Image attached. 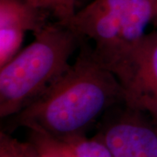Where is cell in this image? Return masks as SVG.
I'll use <instances>...</instances> for the list:
<instances>
[{
  "instance_id": "cell-1",
  "label": "cell",
  "mask_w": 157,
  "mask_h": 157,
  "mask_svg": "<svg viewBox=\"0 0 157 157\" xmlns=\"http://www.w3.org/2000/svg\"><path fill=\"white\" fill-rule=\"evenodd\" d=\"M123 102V87L116 76L92 50L84 49L42 95L11 116L10 130L23 127L59 137L85 135L102 115Z\"/></svg>"
},
{
  "instance_id": "cell-2",
  "label": "cell",
  "mask_w": 157,
  "mask_h": 157,
  "mask_svg": "<svg viewBox=\"0 0 157 157\" xmlns=\"http://www.w3.org/2000/svg\"><path fill=\"white\" fill-rule=\"evenodd\" d=\"M81 38L68 25L49 23L0 67V117L15 115L42 95L71 66Z\"/></svg>"
},
{
  "instance_id": "cell-3",
  "label": "cell",
  "mask_w": 157,
  "mask_h": 157,
  "mask_svg": "<svg viewBox=\"0 0 157 157\" xmlns=\"http://www.w3.org/2000/svg\"><path fill=\"white\" fill-rule=\"evenodd\" d=\"M156 17L157 0H93L68 26L94 44V56L115 75Z\"/></svg>"
},
{
  "instance_id": "cell-4",
  "label": "cell",
  "mask_w": 157,
  "mask_h": 157,
  "mask_svg": "<svg viewBox=\"0 0 157 157\" xmlns=\"http://www.w3.org/2000/svg\"><path fill=\"white\" fill-rule=\"evenodd\" d=\"M95 136L113 157H157V130L150 115L125 102L105 114Z\"/></svg>"
},
{
  "instance_id": "cell-5",
  "label": "cell",
  "mask_w": 157,
  "mask_h": 157,
  "mask_svg": "<svg viewBox=\"0 0 157 157\" xmlns=\"http://www.w3.org/2000/svg\"><path fill=\"white\" fill-rule=\"evenodd\" d=\"M124 90L125 103L136 107L157 100V30L147 33L115 74Z\"/></svg>"
},
{
  "instance_id": "cell-6",
  "label": "cell",
  "mask_w": 157,
  "mask_h": 157,
  "mask_svg": "<svg viewBox=\"0 0 157 157\" xmlns=\"http://www.w3.org/2000/svg\"><path fill=\"white\" fill-rule=\"evenodd\" d=\"M50 17L25 0H0V67L19 52L25 35L39 33Z\"/></svg>"
},
{
  "instance_id": "cell-7",
  "label": "cell",
  "mask_w": 157,
  "mask_h": 157,
  "mask_svg": "<svg viewBox=\"0 0 157 157\" xmlns=\"http://www.w3.org/2000/svg\"><path fill=\"white\" fill-rule=\"evenodd\" d=\"M29 131V140L39 154L45 157H113L105 143L96 136L59 137Z\"/></svg>"
},
{
  "instance_id": "cell-8",
  "label": "cell",
  "mask_w": 157,
  "mask_h": 157,
  "mask_svg": "<svg viewBox=\"0 0 157 157\" xmlns=\"http://www.w3.org/2000/svg\"><path fill=\"white\" fill-rule=\"evenodd\" d=\"M47 11L57 22L68 25L75 15L78 0H25Z\"/></svg>"
},
{
  "instance_id": "cell-9",
  "label": "cell",
  "mask_w": 157,
  "mask_h": 157,
  "mask_svg": "<svg viewBox=\"0 0 157 157\" xmlns=\"http://www.w3.org/2000/svg\"><path fill=\"white\" fill-rule=\"evenodd\" d=\"M13 144L16 157H45L39 154L30 140L24 142L13 138Z\"/></svg>"
},
{
  "instance_id": "cell-10",
  "label": "cell",
  "mask_w": 157,
  "mask_h": 157,
  "mask_svg": "<svg viewBox=\"0 0 157 157\" xmlns=\"http://www.w3.org/2000/svg\"><path fill=\"white\" fill-rule=\"evenodd\" d=\"M13 138L5 131L0 133V157H16Z\"/></svg>"
},
{
  "instance_id": "cell-11",
  "label": "cell",
  "mask_w": 157,
  "mask_h": 157,
  "mask_svg": "<svg viewBox=\"0 0 157 157\" xmlns=\"http://www.w3.org/2000/svg\"><path fill=\"white\" fill-rule=\"evenodd\" d=\"M135 107H138L142 110H145L150 115L157 130V100L147 99V100L140 101V103Z\"/></svg>"
},
{
  "instance_id": "cell-12",
  "label": "cell",
  "mask_w": 157,
  "mask_h": 157,
  "mask_svg": "<svg viewBox=\"0 0 157 157\" xmlns=\"http://www.w3.org/2000/svg\"><path fill=\"white\" fill-rule=\"evenodd\" d=\"M152 25H154V29H156L157 30V17L155 19V21H154V23Z\"/></svg>"
}]
</instances>
